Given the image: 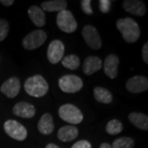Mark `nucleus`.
Returning <instances> with one entry per match:
<instances>
[{
	"label": "nucleus",
	"mask_w": 148,
	"mask_h": 148,
	"mask_svg": "<svg viewBox=\"0 0 148 148\" xmlns=\"http://www.w3.org/2000/svg\"><path fill=\"white\" fill-rule=\"evenodd\" d=\"M128 119L139 129L145 131L148 130V117L143 113L132 112L128 115Z\"/></svg>",
	"instance_id": "6ab92c4d"
},
{
	"label": "nucleus",
	"mask_w": 148,
	"mask_h": 148,
	"mask_svg": "<svg viewBox=\"0 0 148 148\" xmlns=\"http://www.w3.org/2000/svg\"><path fill=\"white\" fill-rule=\"evenodd\" d=\"M119 59L115 54H109L104 62V73L111 79L115 78L118 75Z\"/></svg>",
	"instance_id": "ddd939ff"
},
{
	"label": "nucleus",
	"mask_w": 148,
	"mask_h": 148,
	"mask_svg": "<svg viewBox=\"0 0 148 148\" xmlns=\"http://www.w3.org/2000/svg\"><path fill=\"white\" fill-rule=\"evenodd\" d=\"M3 128L10 138L16 141H23L27 137V128L16 120H7L3 124Z\"/></svg>",
	"instance_id": "423d86ee"
},
{
	"label": "nucleus",
	"mask_w": 148,
	"mask_h": 148,
	"mask_svg": "<svg viewBox=\"0 0 148 148\" xmlns=\"http://www.w3.org/2000/svg\"><path fill=\"white\" fill-rule=\"evenodd\" d=\"M58 86L65 93H76L82 88L83 82L77 75H65L58 80Z\"/></svg>",
	"instance_id": "20e7f679"
},
{
	"label": "nucleus",
	"mask_w": 148,
	"mask_h": 148,
	"mask_svg": "<svg viewBox=\"0 0 148 148\" xmlns=\"http://www.w3.org/2000/svg\"><path fill=\"white\" fill-rule=\"evenodd\" d=\"M123 9L132 15L143 16L147 12L146 5L140 0H125L123 2Z\"/></svg>",
	"instance_id": "f8f14e48"
},
{
	"label": "nucleus",
	"mask_w": 148,
	"mask_h": 148,
	"mask_svg": "<svg viewBox=\"0 0 148 148\" xmlns=\"http://www.w3.org/2000/svg\"><path fill=\"white\" fill-rule=\"evenodd\" d=\"M0 3H1L3 6L9 7V6L13 4L14 1H13V0H0Z\"/></svg>",
	"instance_id": "c756f323"
},
{
	"label": "nucleus",
	"mask_w": 148,
	"mask_h": 148,
	"mask_svg": "<svg viewBox=\"0 0 148 148\" xmlns=\"http://www.w3.org/2000/svg\"><path fill=\"white\" fill-rule=\"evenodd\" d=\"M28 15L35 26L38 27H42L45 25V12L39 8L38 6L33 5L28 9Z\"/></svg>",
	"instance_id": "f3484780"
},
{
	"label": "nucleus",
	"mask_w": 148,
	"mask_h": 148,
	"mask_svg": "<svg viewBox=\"0 0 148 148\" xmlns=\"http://www.w3.org/2000/svg\"><path fill=\"white\" fill-rule=\"evenodd\" d=\"M142 56H143V61L148 64V43H146L143 45V49H142Z\"/></svg>",
	"instance_id": "c85d7f7f"
},
{
	"label": "nucleus",
	"mask_w": 148,
	"mask_h": 148,
	"mask_svg": "<svg viewBox=\"0 0 148 148\" xmlns=\"http://www.w3.org/2000/svg\"><path fill=\"white\" fill-rule=\"evenodd\" d=\"M78 136V129L74 126H64L59 128L58 132V138L64 143H68L74 140Z\"/></svg>",
	"instance_id": "a211bd4d"
},
{
	"label": "nucleus",
	"mask_w": 148,
	"mask_h": 148,
	"mask_svg": "<svg viewBox=\"0 0 148 148\" xmlns=\"http://www.w3.org/2000/svg\"><path fill=\"white\" fill-rule=\"evenodd\" d=\"M21 89L20 80L16 77H12L5 81L2 86L0 90L3 94L8 98H15L18 95Z\"/></svg>",
	"instance_id": "9d476101"
},
{
	"label": "nucleus",
	"mask_w": 148,
	"mask_h": 148,
	"mask_svg": "<svg viewBox=\"0 0 148 148\" xmlns=\"http://www.w3.org/2000/svg\"><path fill=\"white\" fill-rule=\"evenodd\" d=\"M100 148H112L111 147V146L109 144V143H102L101 145V147Z\"/></svg>",
	"instance_id": "7c9ffc66"
},
{
	"label": "nucleus",
	"mask_w": 148,
	"mask_h": 148,
	"mask_svg": "<svg viewBox=\"0 0 148 148\" xmlns=\"http://www.w3.org/2000/svg\"><path fill=\"white\" fill-rule=\"evenodd\" d=\"M82 33L84 40L88 45L89 47L93 49H101L102 46L101 39L95 27L90 25H86L83 27Z\"/></svg>",
	"instance_id": "6e6552de"
},
{
	"label": "nucleus",
	"mask_w": 148,
	"mask_h": 148,
	"mask_svg": "<svg viewBox=\"0 0 148 148\" xmlns=\"http://www.w3.org/2000/svg\"><path fill=\"white\" fill-rule=\"evenodd\" d=\"M62 64L66 69L70 70H76L80 65V58L75 54H70L65 56L62 59Z\"/></svg>",
	"instance_id": "4be33fe9"
},
{
	"label": "nucleus",
	"mask_w": 148,
	"mask_h": 148,
	"mask_svg": "<svg viewBox=\"0 0 148 148\" xmlns=\"http://www.w3.org/2000/svg\"><path fill=\"white\" fill-rule=\"evenodd\" d=\"M102 64L103 63L100 58L96 56H88L87 58H86L83 63V73L86 76L92 75L101 70L102 68Z\"/></svg>",
	"instance_id": "2eb2a0df"
},
{
	"label": "nucleus",
	"mask_w": 148,
	"mask_h": 148,
	"mask_svg": "<svg viewBox=\"0 0 148 148\" xmlns=\"http://www.w3.org/2000/svg\"><path fill=\"white\" fill-rule=\"evenodd\" d=\"M45 148H59L57 146V145H55V144H53V143H49V144H48L47 146H46V147Z\"/></svg>",
	"instance_id": "2f4dec72"
},
{
	"label": "nucleus",
	"mask_w": 148,
	"mask_h": 148,
	"mask_svg": "<svg viewBox=\"0 0 148 148\" xmlns=\"http://www.w3.org/2000/svg\"><path fill=\"white\" fill-rule=\"evenodd\" d=\"M95 99L100 103L110 104L113 101V95L109 90L101 86H96L94 89Z\"/></svg>",
	"instance_id": "412c9836"
},
{
	"label": "nucleus",
	"mask_w": 148,
	"mask_h": 148,
	"mask_svg": "<svg viewBox=\"0 0 148 148\" xmlns=\"http://www.w3.org/2000/svg\"><path fill=\"white\" fill-rule=\"evenodd\" d=\"M91 1L90 0H82L81 1V7L85 14L86 15H91L93 13L92 8L90 7Z\"/></svg>",
	"instance_id": "a878e982"
},
{
	"label": "nucleus",
	"mask_w": 148,
	"mask_h": 148,
	"mask_svg": "<svg viewBox=\"0 0 148 148\" xmlns=\"http://www.w3.org/2000/svg\"><path fill=\"white\" fill-rule=\"evenodd\" d=\"M12 112L16 116L31 119L36 114V108L27 102H18L13 107Z\"/></svg>",
	"instance_id": "4468645a"
},
{
	"label": "nucleus",
	"mask_w": 148,
	"mask_h": 148,
	"mask_svg": "<svg viewBox=\"0 0 148 148\" xmlns=\"http://www.w3.org/2000/svg\"><path fill=\"white\" fill-rule=\"evenodd\" d=\"M64 43L59 40H54L49 44L48 47L47 58L49 63L52 64H56L59 63L64 55Z\"/></svg>",
	"instance_id": "1a4fd4ad"
},
{
	"label": "nucleus",
	"mask_w": 148,
	"mask_h": 148,
	"mask_svg": "<svg viewBox=\"0 0 148 148\" xmlns=\"http://www.w3.org/2000/svg\"><path fill=\"white\" fill-rule=\"evenodd\" d=\"M123 123L118 119H112L106 124V131L110 135H117L123 131Z\"/></svg>",
	"instance_id": "5701e85b"
},
{
	"label": "nucleus",
	"mask_w": 148,
	"mask_h": 148,
	"mask_svg": "<svg viewBox=\"0 0 148 148\" xmlns=\"http://www.w3.org/2000/svg\"><path fill=\"white\" fill-rule=\"evenodd\" d=\"M72 148H91V145L88 141L82 140L74 144Z\"/></svg>",
	"instance_id": "cd10ccee"
},
{
	"label": "nucleus",
	"mask_w": 148,
	"mask_h": 148,
	"mask_svg": "<svg viewBox=\"0 0 148 148\" xmlns=\"http://www.w3.org/2000/svg\"><path fill=\"white\" fill-rule=\"evenodd\" d=\"M116 27L126 42H136L140 37L141 32L139 26L131 17L119 19L116 22Z\"/></svg>",
	"instance_id": "f257e3e1"
},
{
	"label": "nucleus",
	"mask_w": 148,
	"mask_h": 148,
	"mask_svg": "<svg viewBox=\"0 0 148 148\" xmlns=\"http://www.w3.org/2000/svg\"><path fill=\"white\" fill-rule=\"evenodd\" d=\"M24 89L27 94L33 97H42L49 90V85L40 75H35L27 78L24 83Z\"/></svg>",
	"instance_id": "f03ea898"
},
{
	"label": "nucleus",
	"mask_w": 148,
	"mask_h": 148,
	"mask_svg": "<svg viewBox=\"0 0 148 148\" xmlns=\"http://www.w3.org/2000/svg\"><path fill=\"white\" fill-rule=\"evenodd\" d=\"M134 140L128 137H123L115 139L112 144V148H133Z\"/></svg>",
	"instance_id": "b1692460"
},
{
	"label": "nucleus",
	"mask_w": 148,
	"mask_h": 148,
	"mask_svg": "<svg viewBox=\"0 0 148 148\" xmlns=\"http://www.w3.org/2000/svg\"><path fill=\"white\" fill-rule=\"evenodd\" d=\"M100 8L101 11L104 13H106L110 11L111 5L110 1H107V0H101L100 2Z\"/></svg>",
	"instance_id": "bb28decb"
},
{
	"label": "nucleus",
	"mask_w": 148,
	"mask_h": 148,
	"mask_svg": "<svg viewBox=\"0 0 148 148\" xmlns=\"http://www.w3.org/2000/svg\"><path fill=\"white\" fill-rule=\"evenodd\" d=\"M37 127L39 132L44 135L51 134L54 129V124L51 114L49 113L44 114L38 122Z\"/></svg>",
	"instance_id": "dca6fc26"
},
{
	"label": "nucleus",
	"mask_w": 148,
	"mask_h": 148,
	"mask_svg": "<svg viewBox=\"0 0 148 148\" xmlns=\"http://www.w3.org/2000/svg\"><path fill=\"white\" fill-rule=\"evenodd\" d=\"M59 117L65 122L78 124L83 120V114L77 107L72 104H65L58 109Z\"/></svg>",
	"instance_id": "7ed1b4c3"
},
{
	"label": "nucleus",
	"mask_w": 148,
	"mask_h": 148,
	"mask_svg": "<svg viewBox=\"0 0 148 148\" xmlns=\"http://www.w3.org/2000/svg\"><path fill=\"white\" fill-rule=\"evenodd\" d=\"M56 22L58 28L66 33H73L77 28V23L73 13L69 10L59 12L57 16Z\"/></svg>",
	"instance_id": "39448f33"
},
{
	"label": "nucleus",
	"mask_w": 148,
	"mask_h": 148,
	"mask_svg": "<svg viewBox=\"0 0 148 148\" xmlns=\"http://www.w3.org/2000/svg\"><path fill=\"white\" fill-rule=\"evenodd\" d=\"M127 90L134 94L141 93L148 89V80L143 76H134L126 83Z\"/></svg>",
	"instance_id": "9b49d317"
},
{
	"label": "nucleus",
	"mask_w": 148,
	"mask_h": 148,
	"mask_svg": "<svg viewBox=\"0 0 148 148\" xmlns=\"http://www.w3.org/2000/svg\"><path fill=\"white\" fill-rule=\"evenodd\" d=\"M46 39V33L43 30H36L24 37L22 40V45L27 50H33L41 46Z\"/></svg>",
	"instance_id": "0eeeda50"
},
{
	"label": "nucleus",
	"mask_w": 148,
	"mask_h": 148,
	"mask_svg": "<svg viewBox=\"0 0 148 148\" xmlns=\"http://www.w3.org/2000/svg\"><path fill=\"white\" fill-rule=\"evenodd\" d=\"M9 25L8 22L4 19H0V42L5 40L8 34Z\"/></svg>",
	"instance_id": "393cba45"
},
{
	"label": "nucleus",
	"mask_w": 148,
	"mask_h": 148,
	"mask_svg": "<svg viewBox=\"0 0 148 148\" xmlns=\"http://www.w3.org/2000/svg\"><path fill=\"white\" fill-rule=\"evenodd\" d=\"M68 6L67 1L64 0H51L46 1L41 3L42 10L46 12H61L66 10V8Z\"/></svg>",
	"instance_id": "aec40b11"
}]
</instances>
